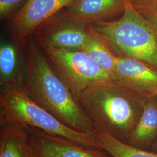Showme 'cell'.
<instances>
[{
  "mask_svg": "<svg viewBox=\"0 0 157 157\" xmlns=\"http://www.w3.org/2000/svg\"><path fill=\"white\" fill-rule=\"evenodd\" d=\"M107 72L112 79L117 56L105 39L92 25L89 28L88 39L82 49Z\"/></svg>",
  "mask_w": 157,
  "mask_h": 157,
  "instance_id": "cell-13",
  "label": "cell"
},
{
  "mask_svg": "<svg viewBox=\"0 0 157 157\" xmlns=\"http://www.w3.org/2000/svg\"><path fill=\"white\" fill-rule=\"evenodd\" d=\"M136 10L157 32V5L142 7Z\"/></svg>",
  "mask_w": 157,
  "mask_h": 157,
  "instance_id": "cell-17",
  "label": "cell"
},
{
  "mask_svg": "<svg viewBox=\"0 0 157 157\" xmlns=\"http://www.w3.org/2000/svg\"><path fill=\"white\" fill-rule=\"evenodd\" d=\"M92 25L117 56L131 57L157 69V32L129 0L119 19Z\"/></svg>",
  "mask_w": 157,
  "mask_h": 157,
  "instance_id": "cell-3",
  "label": "cell"
},
{
  "mask_svg": "<svg viewBox=\"0 0 157 157\" xmlns=\"http://www.w3.org/2000/svg\"><path fill=\"white\" fill-rule=\"evenodd\" d=\"M75 0H26L22 7L8 19L7 33L15 44H22L46 19Z\"/></svg>",
  "mask_w": 157,
  "mask_h": 157,
  "instance_id": "cell-7",
  "label": "cell"
},
{
  "mask_svg": "<svg viewBox=\"0 0 157 157\" xmlns=\"http://www.w3.org/2000/svg\"><path fill=\"white\" fill-rule=\"evenodd\" d=\"M25 0H0V17L1 20L10 19L17 8Z\"/></svg>",
  "mask_w": 157,
  "mask_h": 157,
  "instance_id": "cell-16",
  "label": "cell"
},
{
  "mask_svg": "<svg viewBox=\"0 0 157 157\" xmlns=\"http://www.w3.org/2000/svg\"><path fill=\"white\" fill-rule=\"evenodd\" d=\"M12 123L40 129L80 145L101 148L94 135L73 130L32 101L22 83L0 86V124Z\"/></svg>",
  "mask_w": 157,
  "mask_h": 157,
  "instance_id": "cell-4",
  "label": "cell"
},
{
  "mask_svg": "<svg viewBox=\"0 0 157 157\" xmlns=\"http://www.w3.org/2000/svg\"><path fill=\"white\" fill-rule=\"evenodd\" d=\"M24 127L28 132L33 157H112L101 148L84 147L40 129Z\"/></svg>",
  "mask_w": 157,
  "mask_h": 157,
  "instance_id": "cell-9",
  "label": "cell"
},
{
  "mask_svg": "<svg viewBox=\"0 0 157 157\" xmlns=\"http://www.w3.org/2000/svg\"><path fill=\"white\" fill-rule=\"evenodd\" d=\"M23 89L29 97L67 127L94 135L95 128L72 93L54 72L32 36L22 45Z\"/></svg>",
  "mask_w": 157,
  "mask_h": 157,
  "instance_id": "cell-1",
  "label": "cell"
},
{
  "mask_svg": "<svg viewBox=\"0 0 157 157\" xmlns=\"http://www.w3.org/2000/svg\"><path fill=\"white\" fill-rule=\"evenodd\" d=\"M63 9L79 21L93 25L123 13L125 0H75Z\"/></svg>",
  "mask_w": 157,
  "mask_h": 157,
  "instance_id": "cell-10",
  "label": "cell"
},
{
  "mask_svg": "<svg viewBox=\"0 0 157 157\" xmlns=\"http://www.w3.org/2000/svg\"><path fill=\"white\" fill-rule=\"evenodd\" d=\"M2 43L0 47V86L22 83L23 71H19L17 46Z\"/></svg>",
  "mask_w": 157,
  "mask_h": 157,
  "instance_id": "cell-14",
  "label": "cell"
},
{
  "mask_svg": "<svg viewBox=\"0 0 157 157\" xmlns=\"http://www.w3.org/2000/svg\"><path fill=\"white\" fill-rule=\"evenodd\" d=\"M76 100L95 130L126 143L143 109V97L113 80L90 85Z\"/></svg>",
  "mask_w": 157,
  "mask_h": 157,
  "instance_id": "cell-2",
  "label": "cell"
},
{
  "mask_svg": "<svg viewBox=\"0 0 157 157\" xmlns=\"http://www.w3.org/2000/svg\"><path fill=\"white\" fill-rule=\"evenodd\" d=\"M95 140L101 149L112 157H157V153L132 146L111 135L95 130Z\"/></svg>",
  "mask_w": 157,
  "mask_h": 157,
  "instance_id": "cell-15",
  "label": "cell"
},
{
  "mask_svg": "<svg viewBox=\"0 0 157 157\" xmlns=\"http://www.w3.org/2000/svg\"><path fill=\"white\" fill-rule=\"evenodd\" d=\"M0 157H33L25 127L12 123L0 124Z\"/></svg>",
  "mask_w": 157,
  "mask_h": 157,
  "instance_id": "cell-12",
  "label": "cell"
},
{
  "mask_svg": "<svg viewBox=\"0 0 157 157\" xmlns=\"http://www.w3.org/2000/svg\"><path fill=\"white\" fill-rule=\"evenodd\" d=\"M133 7L137 9L142 7L157 5V0H129Z\"/></svg>",
  "mask_w": 157,
  "mask_h": 157,
  "instance_id": "cell-18",
  "label": "cell"
},
{
  "mask_svg": "<svg viewBox=\"0 0 157 157\" xmlns=\"http://www.w3.org/2000/svg\"><path fill=\"white\" fill-rule=\"evenodd\" d=\"M157 138V96L143 98V112L127 143L148 150Z\"/></svg>",
  "mask_w": 157,
  "mask_h": 157,
  "instance_id": "cell-11",
  "label": "cell"
},
{
  "mask_svg": "<svg viewBox=\"0 0 157 157\" xmlns=\"http://www.w3.org/2000/svg\"><path fill=\"white\" fill-rule=\"evenodd\" d=\"M43 51L51 67L71 91L75 100L81 91L90 85L112 80L82 51L53 48Z\"/></svg>",
  "mask_w": 157,
  "mask_h": 157,
  "instance_id": "cell-5",
  "label": "cell"
},
{
  "mask_svg": "<svg viewBox=\"0 0 157 157\" xmlns=\"http://www.w3.org/2000/svg\"><path fill=\"white\" fill-rule=\"evenodd\" d=\"M112 80L141 97L157 96V69L135 58L117 56Z\"/></svg>",
  "mask_w": 157,
  "mask_h": 157,
  "instance_id": "cell-8",
  "label": "cell"
},
{
  "mask_svg": "<svg viewBox=\"0 0 157 157\" xmlns=\"http://www.w3.org/2000/svg\"><path fill=\"white\" fill-rule=\"evenodd\" d=\"M89 26L62 9L41 23L32 37L43 50L81 51L88 39Z\"/></svg>",
  "mask_w": 157,
  "mask_h": 157,
  "instance_id": "cell-6",
  "label": "cell"
},
{
  "mask_svg": "<svg viewBox=\"0 0 157 157\" xmlns=\"http://www.w3.org/2000/svg\"><path fill=\"white\" fill-rule=\"evenodd\" d=\"M148 150H149L150 151L157 153V138L152 143L150 147V148H149V149Z\"/></svg>",
  "mask_w": 157,
  "mask_h": 157,
  "instance_id": "cell-19",
  "label": "cell"
}]
</instances>
